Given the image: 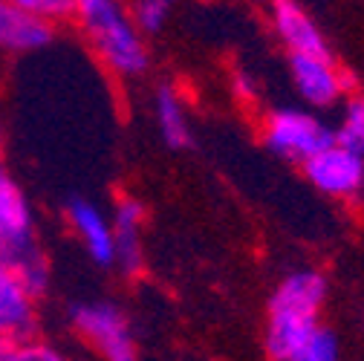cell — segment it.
Segmentation results:
<instances>
[{
    "label": "cell",
    "mask_w": 364,
    "mask_h": 361,
    "mask_svg": "<svg viewBox=\"0 0 364 361\" xmlns=\"http://www.w3.org/2000/svg\"><path fill=\"white\" fill-rule=\"evenodd\" d=\"M327 281L315 269L287 275L269 298L266 355L275 361H336L338 338L321 324Z\"/></svg>",
    "instance_id": "obj_1"
},
{
    "label": "cell",
    "mask_w": 364,
    "mask_h": 361,
    "mask_svg": "<svg viewBox=\"0 0 364 361\" xmlns=\"http://www.w3.org/2000/svg\"><path fill=\"white\" fill-rule=\"evenodd\" d=\"M70 18H75L90 50L113 75L136 78L148 70L151 53L145 35L122 0H75Z\"/></svg>",
    "instance_id": "obj_2"
},
{
    "label": "cell",
    "mask_w": 364,
    "mask_h": 361,
    "mask_svg": "<svg viewBox=\"0 0 364 361\" xmlns=\"http://www.w3.org/2000/svg\"><path fill=\"white\" fill-rule=\"evenodd\" d=\"M73 333L105 361H133L136 338L127 315L110 301H84L70 306Z\"/></svg>",
    "instance_id": "obj_3"
},
{
    "label": "cell",
    "mask_w": 364,
    "mask_h": 361,
    "mask_svg": "<svg viewBox=\"0 0 364 361\" xmlns=\"http://www.w3.org/2000/svg\"><path fill=\"white\" fill-rule=\"evenodd\" d=\"M263 142L275 156L301 165L304 159H309L312 153H318L324 145L333 142V127L324 124L309 110L284 107V110H275L266 116Z\"/></svg>",
    "instance_id": "obj_4"
},
{
    "label": "cell",
    "mask_w": 364,
    "mask_h": 361,
    "mask_svg": "<svg viewBox=\"0 0 364 361\" xmlns=\"http://www.w3.org/2000/svg\"><path fill=\"white\" fill-rule=\"evenodd\" d=\"M309 185L333 200H364V153L338 145L336 139L301 162Z\"/></svg>",
    "instance_id": "obj_5"
},
{
    "label": "cell",
    "mask_w": 364,
    "mask_h": 361,
    "mask_svg": "<svg viewBox=\"0 0 364 361\" xmlns=\"http://www.w3.org/2000/svg\"><path fill=\"white\" fill-rule=\"evenodd\" d=\"M289 75L298 96L318 110L333 107L347 87V75L333 64L330 53H292Z\"/></svg>",
    "instance_id": "obj_6"
},
{
    "label": "cell",
    "mask_w": 364,
    "mask_h": 361,
    "mask_svg": "<svg viewBox=\"0 0 364 361\" xmlns=\"http://www.w3.org/2000/svg\"><path fill=\"white\" fill-rule=\"evenodd\" d=\"M35 211L18 179L0 168V246L6 254H18L35 246Z\"/></svg>",
    "instance_id": "obj_7"
},
{
    "label": "cell",
    "mask_w": 364,
    "mask_h": 361,
    "mask_svg": "<svg viewBox=\"0 0 364 361\" xmlns=\"http://www.w3.org/2000/svg\"><path fill=\"white\" fill-rule=\"evenodd\" d=\"M38 298L15 275L6 249L0 246V335H35Z\"/></svg>",
    "instance_id": "obj_8"
},
{
    "label": "cell",
    "mask_w": 364,
    "mask_h": 361,
    "mask_svg": "<svg viewBox=\"0 0 364 361\" xmlns=\"http://www.w3.org/2000/svg\"><path fill=\"white\" fill-rule=\"evenodd\" d=\"M55 38V23L21 9L15 0H0V53L29 55L50 47Z\"/></svg>",
    "instance_id": "obj_9"
},
{
    "label": "cell",
    "mask_w": 364,
    "mask_h": 361,
    "mask_svg": "<svg viewBox=\"0 0 364 361\" xmlns=\"http://www.w3.org/2000/svg\"><path fill=\"white\" fill-rule=\"evenodd\" d=\"M113 266L124 278H136L142 272V225H145V205L133 197H119L113 217Z\"/></svg>",
    "instance_id": "obj_10"
},
{
    "label": "cell",
    "mask_w": 364,
    "mask_h": 361,
    "mask_svg": "<svg viewBox=\"0 0 364 361\" xmlns=\"http://www.w3.org/2000/svg\"><path fill=\"white\" fill-rule=\"evenodd\" d=\"M67 222L87 252V257L96 266L110 269L113 266V225L105 217V211L87 197H73L67 203Z\"/></svg>",
    "instance_id": "obj_11"
},
{
    "label": "cell",
    "mask_w": 364,
    "mask_h": 361,
    "mask_svg": "<svg viewBox=\"0 0 364 361\" xmlns=\"http://www.w3.org/2000/svg\"><path fill=\"white\" fill-rule=\"evenodd\" d=\"M269 21H272V29H275L278 41L289 50V55L292 53H330L321 29H318V23L309 18V12L298 0H272Z\"/></svg>",
    "instance_id": "obj_12"
},
{
    "label": "cell",
    "mask_w": 364,
    "mask_h": 361,
    "mask_svg": "<svg viewBox=\"0 0 364 361\" xmlns=\"http://www.w3.org/2000/svg\"><path fill=\"white\" fill-rule=\"evenodd\" d=\"M154 116H156V127L162 133L165 145H171V148H188L191 145V119H188V107L182 102L179 90H173L171 84H162L156 90Z\"/></svg>",
    "instance_id": "obj_13"
},
{
    "label": "cell",
    "mask_w": 364,
    "mask_h": 361,
    "mask_svg": "<svg viewBox=\"0 0 364 361\" xmlns=\"http://www.w3.org/2000/svg\"><path fill=\"white\" fill-rule=\"evenodd\" d=\"M9 263L15 269V275L23 281V286L35 298H41L43 292H47V286H50V266H47V257H43L38 243L23 249V252H18V254H9Z\"/></svg>",
    "instance_id": "obj_14"
},
{
    "label": "cell",
    "mask_w": 364,
    "mask_h": 361,
    "mask_svg": "<svg viewBox=\"0 0 364 361\" xmlns=\"http://www.w3.org/2000/svg\"><path fill=\"white\" fill-rule=\"evenodd\" d=\"M333 139L350 151L364 153V96H353L344 104L341 124L333 130Z\"/></svg>",
    "instance_id": "obj_15"
},
{
    "label": "cell",
    "mask_w": 364,
    "mask_h": 361,
    "mask_svg": "<svg viewBox=\"0 0 364 361\" xmlns=\"http://www.w3.org/2000/svg\"><path fill=\"white\" fill-rule=\"evenodd\" d=\"M130 15H133V23L142 29V35H156L165 29L171 18V0H136Z\"/></svg>",
    "instance_id": "obj_16"
},
{
    "label": "cell",
    "mask_w": 364,
    "mask_h": 361,
    "mask_svg": "<svg viewBox=\"0 0 364 361\" xmlns=\"http://www.w3.org/2000/svg\"><path fill=\"white\" fill-rule=\"evenodd\" d=\"M15 4L38 18H47L50 23H58L64 18L73 15V6H75V0H15Z\"/></svg>",
    "instance_id": "obj_17"
},
{
    "label": "cell",
    "mask_w": 364,
    "mask_h": 361,
    "mask_svg": "<svg viewBox=\"0 0 364 361\" xmlns=\"http://www.w3.org/2000/svg\"><path fill=\"white\" fill-rule=\"evenodd\" d=\"M61 358H64L61 350H55L47 341H38L35 335H26L18 350V361H61Z\"/></svg>",
    "instance_id": "obj_18"
},
{
    "label": "cell",
    "mask_w": 364,
    "mask_h": 361,
    "mask_svg": "<svg viewBox=\"0 0 364 361\" xmlns=\"http://www.w3.org/2000/svg\"><path fill=\"white\" fill-rule=\"evenodd\" d=\"M18 335H0V361H18V350H21Z\"/></svg>",
    "instance_id": "obj_19"
},
{
    "label": "cell",
    "mask_w": 364,
    "mask_h": 361,
    "mask_svg": "<svg viewBox=\"0 0 364 361\" xmlns=\"http://www.w3.org/2000/svg\"><path fill=\"white\" fill-rule=\"evenodd\" d=\"M235 93H237L243 102H252V99L257 96V87H255V81H252L246 72H237V75H235Z\"/></svg>",
    "instance_id": "obj_20"
},
{
    "label": "cell",
    "mask_w": 364,
    "mask_h": 361,
    "mask_svg": "<svg viewBox=\"0 0 364 361\" xmlns=\"http://www.w3.org/2000/svg\"><path fill=\"white\" fill-rule=\"evenodd\" d=\"M4 156H6V127L4 119H0V165H4Z\"/></svg>",
    "instance_id": "obj_21"
}]
</instances>
